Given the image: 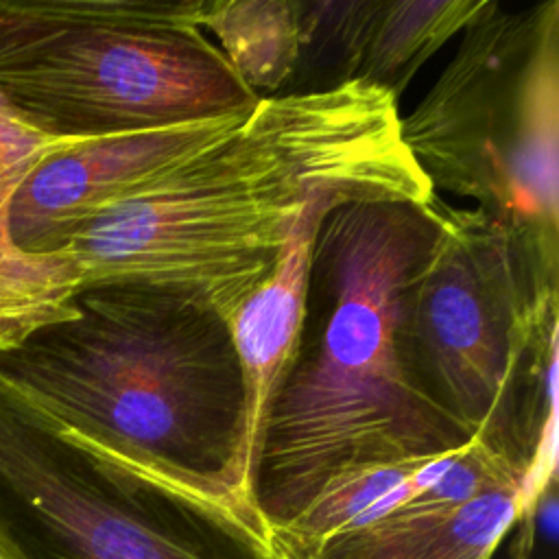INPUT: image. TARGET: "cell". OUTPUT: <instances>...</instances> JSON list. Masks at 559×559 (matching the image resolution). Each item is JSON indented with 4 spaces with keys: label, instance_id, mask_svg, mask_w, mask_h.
<instances>
[{
    "label": "cell",
    "instance_id": "6da1fadb",
    "mask_svg": "<svg viewBox=\"0 0 559 559\" xmlns=\"http://www.w3.org/2000/svg\"><path fill=\"white\" fill-rule=\"evenodd\" d=\"M319 199L437 201L389 90L352 79L264 96L221 140L87 221L61 251L79 288L142 284L227 321Z\"/></svg>",
    "mask_w": 559,
    "mask_h": 559
},
{
    "label": "cell",
    "instance_id": "7a4b0ae2",
    "mask_svg": "<svg viewBox=\"0 0 559 559\" xmlns=\"http://www.w3.org/2000/svg\"><path fill=\"white\" fill-rule=\"evenodd\" d=\"M439 227V199L341 203L321 218L297 343L247 472L249 511L271 539L343 476L472 441L424 391L406 336Z\"/></svg>",
    "mask_w": 559,
    "mask_h": 559
},
{
    "label": "cell",
    "instance_id": "3957f363",
    "mask_svg": "<svg viewBox=\"0 0 559 559\" xmlns=\"http://www.w3.org/2000/svg\"><path fill=\"white\" fill-rule=\"evenodd\" d=\"M0 380L79 452L249 511L242 373L227 321L201 304L83 286L0 349Z\"/></svg>",
    "mask_w": 559,
    "mask_h": 559
},
{
    "label": "cell",
    "instance_id": "277c9868",
    "mask_svg": "<svg viewBox=\"0 0 559 559\" xmlns=\"http://www.w3.org/2000/svg\"><path fill=\"white\" fill-rule=\"evenodd\" d=\"M406 336L428 397L469 437L550 485L557 445L559 236L441 203Z\"/></svg>",
    "mask_w": 559,
    "mask_h": 559
},
{
    "label": "cell",
    "instance_id": "5b68a950",
    "mask_svg": "<svg viewBox=\"0 0 559 559\" xmlns=\"http://www.w3.org/2000/svg\"><path fill=\"white\" fill-rule=\"evenodd\" d=\"M205 0H0V90L39 133L96 140L249 114Z\"/></svg>",
    "mask_w": 559,
    "mask_h": 559
},
{
    "label": "cell",
    "instance_id": "8992f818",
    "mask_svg": "<svg viewBox=\"0 0 559 559\" xmlns=\"http://www.w3.org/2000/svg\"><path fill=\"white\" fill-rule=\"evenodd\" d=\"M402 140L435 194L559 236V2L485 0Z\"/></svg>",
    "mask_w": 559,
    "mask_h": 559
},
{
    "label": "cell",
    "instance_id": "52a82bcc",
    "mask_svg": "<svg viewBox=\"0 0 559 559\" xmlns=\"http://www.w3.org/2000/svg\"><path fill=\"white\" fill-rule=\"evenodd\" d=\"M0 513L31 559H288L249 511L68 445L2 380Z\"/></svg>",
    "mask_w": 559,
    "mask_h": 559
},
{
    "label": "cell",
    "instance_id": "ba28073f",
    "mask_svg": "<svg viewBox=\"0 0 559 559\" xmlns=\"http://www.w3.org/2000/svg\"><path fill=\"white\" fill-rule=\"evenodd\" d=\"M245 116L70 142L33 166L7 203L4 240L33 284L44 325L59 319L76 293L72 262L61 251L70 238L109 205L221 140Z\"/></svg>",
    "mask_w": 559,
    "mask_h": 559
},
{
    "label": "cell",
    "instance_id": "9c48e42d",
    "mask_svg": "<svg viewBox=\"0 0 559 559\" xmlns=\"http://www.w3.org/2000/svg\"><path fill=\"white\" fill-rule=\"evenodd\" d=\"M542 489L528 469L472 439L411 500L297 559H491L509 528L531 520Z\"/></svg>",
    "mask_w": 559,
    "mask_h": 559
},
{
    "label": "cell",
    "instance_id": "30bf717a",
    "mask_svg": "<svg viewBox=\"0 0 559 559\" xmlns=\"http://www.w3.org/2000/svg\"><path fill=\"white\" fill-rule=\"evenodd\" d=\"M336 205L341 203L319 199L306 207L273 273L258 284L227 319L245 386L249 463L269 402L297 343L317 227L325 212Z\"/></svg>",
    "mask_w": 559,
    "mask_h": 559
},
{
    "label": "cell",
    "instance_id": "8fae6325",
    "mask_svg": "<svg viewBox=\"0 0 559 559\" xmlns=\"http://www.w3.org/2000/svg\"><path fill=\"white\" fill-rule=\"evenodd\" d=\"M201 28L258 96H277L299 66L304 44L301 4L295 0H205Z\"/></svg>",
    "mask_w": 559,
    "mask_h": 559
},
{
    "label": "cell",
    "instance_id": "7c38bea8",
    "mask_svg": "<svg viewBox=\"0 0 559 559\" xmlns=\"http://www.w3.org/2000/svg\"><path fill=\"white\" fill-rule=\"evenodd\" d=\"M485 0L378 2L356 79L395 98L411 76L480 13Z\"/></svg>",
    "mask_w": 559,
    "mask_h": 559
},
{
    "label": "cell",
    "instance_id": "4fadbf2b",
    "mask_svg": "<svg viewBox=\"0 0 559 559\" xmlns=\"http://www.w3.org/2000/svg\"><path fill=\"white\" fill-rule=\"evenodd\" d=\"M66 144L33 129L0 90V349L22 338L37 319L33 284L4 240L7 203L33 166Z\"/></svg>",
    "mask_w": 559,
    "mask_h": 559
},
{
    "label": "cell",
    "instance_id": "5bb4252c",
    "mask_svg": "<svg viewBox=\"0 0 559 559\" xmlns=\"http://www.w3.org/2000/svg\"><path fill=\"white\" fill-rule=\"evenodd\" d=\"M0 559H31L17 535L0 513Z\"/></svg>",
    "mask_w": 559,
    "mask_h": 559
}]
</instances>
